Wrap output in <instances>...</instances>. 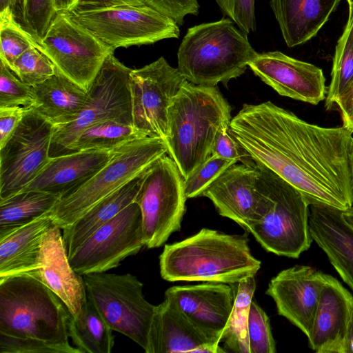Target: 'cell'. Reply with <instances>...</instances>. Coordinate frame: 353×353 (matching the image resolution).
Here are the masks:
<instances>
[{
  "label": "cell",
  "mask_w": 353,
  "mask_h": 353,
  "mask_svg": "<svg viewBox=\"0 0 353 353\" xmlns=\"http://www.w3.org/2000/svg\"><path fill=\"white\" fill-rule=\"evenodd\" d=\"M230 130L252 161L301 192L310 204L353 205L352 133L308 123L268 101L243 105Z\"/></svg>",
  "instance_id": "6da1fadb"
},
{
  "label": "cell",
  "mask_w": 353,
  "mask_h": 353,
  "mask_svg": "<svg viewBox=\"0 0 353 353\" xmlns=\"http://www.w3.org/2000/svg\"><path fill=\"white\" fill-rule=\"evenodd\" d=\"M246 234L203 228L181 241L166 244L159 256L161 277L170 282L232 284L254 276L261 268Z\"/></svg>",
  "instance_id": "7a4b0ae2"
},
{
  "label": "cell",
  "mask_w": 353,
  "mask_h": 353,
  "mask_svg": "<svg viewBox=\"0 0 353 353\" xmlns=\"http://www.w3.org/2000/svg\"><path fill=\"white\" fill-rule=\"evenodd\" d=\"M231 119V108L216 86L184 83L168 108L164 139L184 179L211 155L218 129Z\"/></svg>",
  "instance_id": "3957f363"
},
{
  "label": "cell",
  "mask_w": 353,
  "mask_h": 353,
  "mask_svg": "<svg viewBox=\"0 0 353 353\" xmlns=\"http://www.w3.org/2000/svg\"><path fill=\"white\" fill-rule=\"evenodd\" d=\"M259 53L230 18L189 28L177 52V69L190 83L226 85L243 74Z\"/></svg>",
  "instance_id": "277c9868"
},
{
  "label": "cell",
  "mask_w": 353,
  "mask_h": 353,
  "mask_svg": "<svg viewBox=\"0 0 353 353\" xmlns=\"http://www.w3.org/2000/svg\"><path fill=\"white\" fill-rule=\"evenodd\" d=\"M71 313L42 282L28 274L0 279V333L52 343L80 353L69 343Z\"/></svg>",
  "instance_id": "5b68a950"
},
{
  "label": "cell",
  "mask_w": 353,
  "mask_h": 353,
  "mask_svg": "<svg viewBox=\"0 0 353 353\" xmlns=\"http://www.w3.org/2000/svg\"><path fill=\"white\" fill-rule=\"evenodd\" d=\"M113 50L176 39L179 26L150 6L103 0H83L65 12Z\"/></svg>",
  "instance_id": "8992f818"
},
{
  "label": "cell",
  "mask_w": 353,
  "mask_h": 353,
  "mask_svg": "<svg viewBox=\"0 0 353 353\" xmlns=\"http://www.w3.org/2000/svg\"><path fill=\"white\" fill-rule=\"evenodd\" d=\"M166 154L165 142L159 137H147L121 146L93 176L61 198L51 212L54 224L61 230L70 225Z\"/></svg>",
  "instance_id": "52a82bcc"
},
{
  "label": "cell",
  "mask_w": 353,
  "mask_h": 353,
  "mask_svg": "<svg viewBox=\"0 0 353 353\" xmlns=\"http://www.w3.org/2000/svg\"><path fill=\"white\" fill-rule=\"evenodd\" d=\"M272 200L269 211L246 230L261 246L279 256L297 259L312 242L310 203L298 189L268 168L255 164Z\"/></svg>",
  "instance_id": "ba28073f"
},
{
  "label": "cell",
  "mask_w": 353,
  "mask_h": 353,
  "mask_svg": "<svg viewBox=\"0 0 353 353\" xmlns=\"http://www.w3.org/2000/svg\"><path fill=\"white\" fill-rule=\"evenodd\" d=\"M131 70L114 53L105 58L77 117L68 123L54 126L50 151L51 157L66 154L79 134L96 123L112 120L132 124L129 84Z\"/></svg>",
  "instance_id": "9c48e42d"
},
{
  "label": "cell",
  "mask_w": 353,
  "mask_h": 353,
  "mask_svg": "<svg viewBox=\"0 0 353 353\" xmlns=\"http://www.w3.org/2000/svg\"><path fill=\"white\" fill-rule=\"evenodd\" d=\"M83 277L88 299L109 327L145 350L156 305L145 299L143 283L129 273L103 272L87 274Z\"/></svg>",
  "instance_id": "30bf717a"
},
{
  "label": "cell",
  "mask_w": 353,
  "mask_h": 353,
  "mask_svg": "<svg viewBox=\"0 0 353 353\" xmlns=\"http://www.w3.org/2000/svg\"><path fill=\"white\" fill-rule=\"evenodd\" d=\"M186 199L184 179L168 154L143 172L134 202L141 212L148 248L161 247L173 232L180 230Z\"/></svg>",
  "instance_id": "8fae6325"
},
{
  "label": "cell",
  "mask_w": 353,
  "mask_h": 353,
  "mask_svg": "<svg viewBox=\"0 0 353 353\" xmlns=\"http://www.w3.org/2000/svg\"><path fill=\"white\" fill-rule=\"evenodd\" d=\"M54 125L34 108L26 109L14 132L0 148V199L19 192L49 162Z\"/></svg>",
  "instance_id": "7c38bea8"
},
{
  "label": "cell",
  "mask_w": 353,
  "mask_h": 353,
  "mask_svg": "<svg viewBox=\"0 0 353 353\" xmlns=\"http://www.w3.org/2000/svg\"><path fill=\"white\" fill-rule=\"evenodd\" d=\"M40 50L56 69L85 91L114 51L65 12H59L40 43Z\"/></svg>",
  "instance_id": "4fadbf2b"
},
{
  "label": "cell",
  "mask_w": 353,
  "mask_h": 353,
  "mask_svg": "<svg viewBox=\"0 0 353 353\" xmlns=\"http://www.w3.org/2000/svg\"><path fill=\"white\" fill-rule=\"evenodd\" d=\"M144 245L141 212L133 202L97 230L68 255V260L80 275L103 272L118 267Z\"/></svg>",
  "instance_id": "5bb4252c"
},
{
  "label": "cell",
  "mask_w": 353,
  "mask_h": 353,
  "mask_svg": "<svg viewBox=\"0 0 353 353\" xmlns=\"http://www.w3.org/2000/svg\"><path fill=\"white\" fill-rule=\"evenodd\" d=\"M187 80L163 57L132 69L129 84L132 125L145 137L165 139L168 108Z\"/></svg>",
  "instance_id": "9a60e30c"
},
{
  "label": "cell",
  "mask_w": 353,
  "mask_h": 353,
  "mask_svg": "<svg viewBox=\"0 0 353 353\" xmlns=\"http://www.w3.org/2000/svg\"><path fill=\"white\" fill-rule=\"evenodd\" d=\"M219 214L247 229L269 211L272 200L255 165L234 163L202 194Z\"/></svg>",
  "instance_id": "2e32d148"
},
{
  "label": "cell",
  "mask_w": 353,
  "mask_h": 353,
  "mask_svg": "<svg viewBox=\"0 0 353 353\" xmlns=\"http://www.w3.org/2000/svg\"><path fill=\"white\" fill-rule=\"evenodd\" d=\"M248 67L279 94L317 105L326 97L327 87L321 68L279 51L258 54Z\"/></svg>",
  "instance_id": "e0dca14e"
},
{
  "label": "cell",
  "mask_w": 353,
  "mask_h": 353,
  "mask_svg": "<svg viewBox=\"0 0 353 353\" xmlns=\"http://www.w3.org/2000/svg\"><path fill=\"white\" fill-rule=\"evenodd\" d=\"M326 274L310 265H296L273 277L265 294L275 302L278 314L310 336Z\"/></svg>",
  "instance_id": "ac0fdd59"
},
{
  "label": "cell",
  "mask_w": 353,
  "mask_h": 353,
  "mask_svg": "<svg viewBox=\"0 0 353 353\" xmlns=\"http://www.w3.org/2000/svg\"><path fill=\"white\" fill-rule=\"evenodd\" d=\"M169 299L197 327L221 341L234 303L230 284L207 282L174 286L165 292Z\"/></svg>",
  "instance_id": "d6986e66"
},
{
  "label": "cell",
  "mask_w": 353,
  "mask_h": 353,
  "mask_svg": "<svg viewBox=\"0 0 353 353\" xmlns=\"http://www.w3.org/2000/svg\"><path fill=\"white\" fill-rule=\"evenodd\" d=\"M220 341L194 324L169 299L156 305L146 353L225 352Z\"/></svg>",
  "instance_id": "ffe728a7"
},
{
  "label": "cell",
  "mask_w": 353,
  "mask_h": 353,
  "mask_svg": "<svg viewBox=\"0 0 353 353\" xmlns=\"http://www.w3.org/2000/svg\"><path fill=\"white\" fill-rule=\"evenodd\" d=\"M61 230L54 224L46 231L41 240L39 268L26 274L48 287L77 317L88 300L85 285L83 276L69 263Z\"/></svg>",
  "instance_id": "44dd1931"
},
{
  "label": "cell",
  "mask_w": 353,
  "mask_h": 353,
  "mask_svg": "<svg viewBox=\"0 0 353 353\" xmlns=\"http://www.w3.org/2000/svg\"><path fill=\"white\" fill-rule=\"evenodd\" d=\"M352 314V294L327 274L307 339L310 347L317 353H341Z\"/></svg>",
  "instance_id": "7402d4cb"
},
{
  "label": "cell",
  "mask_w": 353,
  "mask_h": 353,
  "mask_svg": "<svg viewBox=\"0 0 353 353\" xmlns=\"http://www.w3.org/2000/svg\"><path fill=\"white\" fill-rule=\"evenodd\" d=\"M119 148L82 150L51 157L39 175L20 192L43 191L62 197L93 176Z\"/></svg>",
  "instance_id": "603a6c76"
},
{
  "label": "cell",
  "mask_w": 353,
  "mask_h": 353,
  "mask_svg": "<svg viewBox=\"0 0 353 353\" xmlns=\"http://www.w3.org/2000/svg\"><path fill=\"white\" fill-rule=\"evenodd\" d=\"M342 212L334 207L310 204L309 227L312 240L353 292V228Z\"/></svg>",
  "instance_id": "cb8c5ba5"
},
{
  "label": "cell",
  "mask_w": 353,
  "mask_h": 353,
  "mask_svg": "<svg viewBox=\"0 0 353 353\" xmlns=\"http://www.w3.org/2000/svg\"><path fill=\"white\" fill-rule=\"evenodd\" d=\"M54 225L51 212L0 234V279L39 268L43 236Z\"/></svg>",
  "instance_id": "d4e9b609"
},
{
  "label": "cell",
  "mask_w": 353,
  "mask_h": 353,
  "mask_svg": "<svg viewBox=\"0 0 353 353\" xmlns=\"http://www.w3.org/2000/svg\"><path fill=\"white\" fill-rule=\"evenodd\" d=\"M339 0H271L270 7L290 48L316 35L336 10Z\"/></svg>",
  "instance_id": "484cf974"
},
{
  "label": "cell",
  "mask_w": 353,
  "mask_h": 353,
  "mask_svg": "<svg viewBox=\"0 0 353 353\" xmlns=\"http://www.w3.org/2000/svg\"><path fill=\"white\" fill-rule=\"evenodd\" d=\"M34 108L54 126L73 121L88 99V93L57 69L54 74L32 86Z\"/></svg>",
  "instance_id": "4316f807"
},
{
  "label": "cell",
  "mask_w": 353,
  "mask_h": 353,
  "mask_svg": "<svg viewBox=\"0 0 353 353\" xmlns=\"http://www.w3.org/2000/svg\"><path fill=\"white\" fill-rule=\"evenodd\" d=\"M143 172L101 199L75 222L63 229V241L68 256L97 230L134 201Z\"/></svg>",
  "instance_id": "83f0119b"
},
{
  "label": "cell",
  "mask_w": 353,
  "mask_h": 353,
  "mask_svg": "<svg viewBox=\"0 0 353 353\" xmlns=\"http://www.w3.org/2000/svg\"><path fill=\"white\" fill-rule=\"evenodd\" d=\"M112 331L88 299L81 314H71L68 323L69 337L80 353H110L114 345Z\"/></svg>",
  "instance_id": "f1b7e54d"
},
{
  "label": "cell",
  "mask_w": 353,
  "mask_h": 353,
  "mask_svg": "<svg viewBox=\"0 0 353 353\" xmlns=\"http://www.w3.org/2000/svg\"><path fill=\"white\" fill-rule=\"evenodd\" d=\"M61 198L59 194L30 190L0 199V234L52 212Z\"/></svg>",
  "instance_id": "f546056e"
},
{
  "label": "cell",
  "mask_w": 353,
  "mask_h": 353,
  "mask_svg": "<svg viewBox=\"0 0 353 353\" xmlns=\"http://www.w3.org/2000/svg\"><path fill=\"white\" fill-rule=\"evenodd\" d=\"M254 276L230 284L234 290V303L221 340L225 341V348L234 352L250 353L248 318L256 289Z\"/></svg>",
  "instance_id": "4dcf8cb0"
},
{
  "label": "cell",
  "mask_w": 353,
  "mask_h": 353,
  "mask_svg": "<svg viewBox=\"0 0 353 353\" xmlns=\"http://www.w3.org/2000/svg\"><path fill=\"white\" fill-rule=\"evenodd\" d=\"M353 82V10L349 8V17L344 30L337 41L333 58L331 80L325 99L327 110L336 105L340 97Z\"/></svg>",
  "instance_id": "1f68e13d"
},
{
  "label": "cell",
  "mask_w": 353,
  "mask_h": 353,
  "mask_svg": "<svg viewBox=\"0 0 353 353\" xmlns=\"http://www.w3.org/2000/svg\"><path fill=\"white\" fill-rule=\"evenodd\" d=\"M145 137H147L132 124L105 121L82 132L70 146L67 153L90 149L112 150Z\"/></svg>",
  "instance_id": "d6a6232c"
},
{
  "label": "cell",
  "mask_w": 353,
  "mask_h": 353,
  "mask_svg": "<svg viewBox=\"0 0 353 353\" xmlns=\"http://www.w3.org/2000/svg\"><path fill=\"white\" fill-rule=\"evenodd\" d=\"M40 45L13 14L0 16V61L12 70L15 60L30 48Z\"/></svg>",
  "instance_id": "836d02e7"
},
{
  "label": "cell",
  "mask_w": 353,
  "mask_h": 353,
  "mask_svg": "<svg viewBox=\"0 0 353 353\" xmlns=\"http://www.w3.org/2000/svg\"><path fill=\"white\" fill-rule=\"evenodd\" d=\"M57 13L54 0H19L17 21L40 44Z\"/></svg>",
  "instance_id": "e575fe53"
},
{
  "label": "cell",
  "mask_w": 353,
  "mask_h": 353,
  "mask_svg": "<svg viewBox=\"0 0 353 353\" xmlns=\"http://www.w3.org/2000/svg\"><path fill=\"white\" fill-rule=\"evenodd\" d=\"M11 70L22 82L32 87L54 74L56 67L40 50L32 47L15 60Z\"/></svg>",
  "instance_id": "d590c367"
},
{
  "label": "cell",
  "mask_w": 353,
  "mask_h": 353,
  "mask_svg": "<svg viewBox=\"0 0 353 353\" xmlns=\"http://www.w3.org/2000/svg\"><path fill=\"white\" fill-rule=\"evenodd\" d=\"M34 105L32 87L22 82L0 61V108L22 107L29 109Z\"/></svg>",
  "instance_id": "8d00e7d4"
},
{
  "label": "cell",
  "mask_w": 353,
  "mask_h": 353,
  "mask_svg": "<svg viewBox=\"0 0 353 353\" xmlns=\"http://www.w3.org/2000/svg\"><path fill=\"white\" fill-rule=\"evenodd\" d=\"M234 160L225 159L211 154L191 174L184 179L187 199L201 196L203 192L232 165Z\"/></svg>",
  "instance_id": "74e56055"
},
{
  "label": "cell",
  "mask_w": 353,
  "mask_h": 353,
  "mask_svg": "<svg viewBox=\"0 0 353 353\" xmlns=\"http://www.w3.org/2000/svg\"><path fill=\"white\" fill-rule=\"evenodd\" d=\"M248 336L250 353H275L270 320L265 311L252 300L248 318Z\"/></svg>",
  "instance_id": "f35d334b"
},
{
  "label": "cell",
  "mask_w": 353,
  "mask_h": 353,
  "mask_svg": "<svg viewBox=\"0 0 353 353\" xmlns=\"http://www.w3.org/2000/svg\"><path fill=\"white\" fill-rule=\"evenodd\" d=\"M231 119L224 121L218 129L211 154L225 159L240 161L245 165H255L249 154L233 136L230 126Z\"/></svg>",
  "instance_id": "ab89813d"
},
{
  "label": "cell",
  "mask_w": 353,
  "mask_h": 353,
  "mask_svg": "<svg viewBox=\"0 0 353 353\" xmlns=\"http://www.w3.org/2000/svg\"><path fill=\"white\" fill-rule=\"evenodd\" d=\"M1 353H73L62 345L35 339L17 338L0 333Z\"/></svg>",
  "instance_id": "60d3db41"
},
{
  "label": "cell",
  "mask_w": 353,
  "mask_h": 353,
  "mask_svg": "<svg viewBox=\"0 0 353 353\" xmlns=\"http://www.w3.org/2000/svg\"><path fill=\"white\" fill-rule=\"evenodd\" d=\"M222 12L247 35L256 30L254 0H215Z\"/></svg>",
  "instance_id": "b9f144b4"
},
{
  "label": "cell",
  "mask_w": 353,
  "mask_h": 353,
  "mask_svg": "<svg viewBox=\"0 0 353 353\" xmlns=\"http://www.w3.org/2000/svg\"><path fill=\"white\" fill-rule=\"evenodd\" d=\"M145 5L159 13L171 19L179 26L183 24L188 14L197 15L199 5L197 0H144Z\"/></svg>",
  "instance_id": "7bdbcfd3"
},
{
  "label": "cell",
  "mask_w": 353,
  "mask_h": 353,
  "mask_svg": "<svg viewBox=\"0 0 353 353\" xmlns=\"http://www.w3.org/2000/svg\"><path fill=\"white\" fill-rule=\"evenodd\" d=\"M26 110L22 107L0 108V148L7 143L21 121Z\"/></svg>",
  "instance_id": "ee69618b"
},
{
  "label": "cell",
  "mask_w": 353,
  "mask_h": 353,
  "mask_svg": "<svg viewBox=\"0 0 353 353\" xmlns=\"http://www.w3.org/2000/svg\"><path fill=\"white\" fill-rule=\"evenodd\" d=\"M349 8L353 10L352 5H350ZM336 105L341 114L342 125L353 134V82Z\"/></svg>",
  "instance_id": "f6af8a7d"
},
{
  "label": "cell",
  "mask_w": 353,
  "mask_h": 353,
  "mask_svg": "<svg viewBox=\"0 0 353 353\" xmlns=\"http://www.w3.org/2000/svg\"><path fill=\"white\" fill-rule=\"evenodd\" d=\"M19 0H0V16L13 14L18 16Z\"/></svg>",
  "instance_id": "bcb514c9"
},
{
  "label": "cell",
  "mask_w": 353,
  "mask_h": 353,
  "mask_svg": "<svg viewBox=\"0 0 353 353\" xmlns=\"http://www.w3.org/2000/svg\"><path fill=\"white\" fill-rule=\"evenodd\" d=\"M341 353H353V314L347 329Z\"/></svg>",
  "instance_id": "7dc6e473"
},
{
  "label": "cell",
  "mask_w": 353,
  "mask_h": 353,
  "mask_svg": "<svg viewBox=\"0 0 353 353\" xmlns=\"http://www.w3.org/2000/svg\"><path fill=\"white\" fill-rule=\"evenodd\" d=\"M55 10L59 12H66L74 4V0H54Z\"/></svg>",
  "instance_id": "c3c4849f"
},
{
  "label": "cell",
  "mask_w": 353,
  "mask_h": 353,
  "mask_svg": "<svg viewBox=\"0 0 353 353\" xmlns=\"http://www.w3.org/2000/svg\"><path fill=\"white\" fill-rule=\"evenodd\" d=\"M81 1H83V0H74V4H76L78 2ZM103 1H112V2L121 3H126V4H130V5H132V6H144V5H145L144 0H103Z\"/></svg>",
  "instance_id": "681fc988"
},
{
  "label": "cell",
  "mask_w": 353,
  "mask_h": 353,
  "mask_svg": "<svg viewBox=\"0 0 353 353\" xmlns=\"http://www.w3.org/2000/svg\"><path fill=\"white\" fill-rule=\"evenodd\" d=\"M343 219L353 228V205L345 210H343Z\"/></svg>",
  "instance_id": "f907efd6"
},
{
  "label": "cell",
  "mask_w": 353,
  "mask_h": 353,
  "mask_svg": "<svg viewBox=\"0 0 353 353\" xmlns=\"http://www.w3.org/2000/svg\"><path fill=\"white\" fill-rule=\"evenodd\" d=\"M351 168H352V181H353V148L351 153Z\"/></svg>",
  "instance_id": "816d5d0a"
},
{
  "label": "cell",
  "mask_w": 353,
  "mask_h": 353,
  "mask_svg": "<svg viewBox=\"0 0 353 353\" xmlns=\"http://www.w3.org/2000/svg\"><path fill=\"white\" fill-rule=\"evenodd\" d=\"M345 1L347 2L349 6L350 5H352L353 6V0H345Z\"/></svg>",
  "instance_id": "f5cc1de1"
}]
</instances>
